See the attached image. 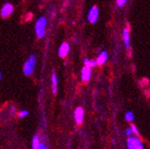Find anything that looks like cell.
<instances>
[{
	"instance_id": "obj_9",
	"label": "cell",
	"mask_w": 150,
	"mask_h": 149,
	"mask_svg": "<svg viewBox=\"0 0 150 149\" xmlns=\"http://www.w3.org/2000/svg\"><path fill=\"white\" fill-rule=\"evenodd\" d=\"M107 59H108V53H107V51L105 50H103L102 51L101 53L98 55V57H97L96 59V62H97V65H103L104 63H105L107 61Z\"/></svg>"
},
{
	"instance_id": "obj_2",
	"label": "cell",
	"mask_w": 150,
	"mask_h": 149,
	"mask_svg": "<svg viewBox=\"0 0 150 149\" xmlns=\"http://www.w3.org/2000/svg\"><path fill=\"white\" fill-rule=\"evenodd\" d=\"M36 66V56L34 54H30L27 59V61L23 67V72L26 76H30L34 71V67Z\"/></svg>"
},
{
	"instance_id": "obj_3",
	"label": "cell",
	"mask_w": 150,
	"mask_h": 149,
	"mask_svg": "<svg viewBox=\"0 0 150 149\" xmlns=\"http://www.w3.org/2000/svg\"><path fill=\"white\" fill-rule=\"evenodd\" d=\"M126 146L128 149H144V144L138 136H129L126 140Z\"/></svg>"
},
{
	"instance_id": "obj_10",
	"label": "cell",
	"mask_w": 150,
	"mask_h": 149,
	"mask_svg": "<svg viewBox=\"0 0 150 149\" xmlns=\"http://www.w3.org/2000/svg\"><path fill=\"white\" fill-rule=\"evenodd\" d=\"M123 40L126 48L130 47V30L128 28H124L123 30Z\"/></svg>"
},
{
	"instance_id": "obj_20",
	"label": "cell",
	"mask_w": 150,
	"mask_h": 149,
	"mask_svg": "<svg viewBox=\"0 0 150 149\" xmlns=\"http://www.w3.org/2000/svg\"><path fill=\"white\" fill-rule=\"evenodd\" d=\"M15 112V107H11V113H14Z\"/></svg>"
},
{
	"instance_id": "obj_18",
	"label": "cell",
	"mask_w": 150,
	"mask_h": 149,
	"mask_svg": "<svg viewBox=\"0 0 150 149\" xmlns=\"http://www.w3.org/2000/svg\"><path fill=\"white\" fill-rule=\"evenodd\" d=\"M125 136H126L127 137H129V136H133V133H132V130H131L130 127H129V128H127V129L125 130Z\"/></svg>"
},
{
	"instance_id": "obj_16",
	"label": "cell",
	"mask_w": 150,
	"mask_h": 149,
	"mask_svg": "<svg viewBox=\"0 0 150 149\" xmlns=\"http://www.w3.org/2000/svg\"><path fill=\"white\" fill-rule=\"evenodd\" d=\"M28 114H29V113H28V110H22V111L19 112L18 116H19V118H25V117H27Z\"/></svg>"
},
{
	"instance_id": "obj_6",
	"label": "cell",
	"mask_w": 150,
	"mask_h": 149,
	"mask_svg": "<svg viewBox=\"0 0 150 149\" xmlns=\"http://www.w3.org/2000/svg\"><path fill=\"white\" fill-rule=\"evenodd\" d=\"M74 119L75 122L78 125H81L83 123V119H84V110L81 107H77L74 111Z\"/></svg>"
},
{
	"instance_id": "obj_15",
	"label": "cell",
	"mask_w": 150,
	"mask_h": 149,
	"mask_svg": "<svg viewBox=\"0 0 150 149\" xmlns=\"http://www.w3.org/2000/svg\"><path fill=\"white\" fill-rule=\"evenodd\" d=\"M130 128L132 130V133H133V136H140V133H139V131L137 127V125H134V124H131L130 125Z\"/></svg>"
},
{
	"instance_id": "obj_19",
	"label": "cell",
	"mask_w": 150,
	"mask_h": 149,
	"mask_svg": "<svg viewBox=\"0 0 150 149\" xmlns=\"http://www.w3.org/2000/svg\"><path fill=\"white\" fill-rule=\"evenodd\" d=\"M37 149H48V148H47V145H45L44 143H40L39 147H38Z\"/></svg>"
},
{
	"instance_id": "obj_1",
	"label": "cell",
	"mask_w": 150,
	"mask_h": 149,
	"mask_svg": "<svg viewBox=\"0 0 150 149\" xmlns=\"http://www.w3.org/2000/svg\"><path fill=\"white\" fill-rule=\"evenodd\" d=\"M46 26H47V19L44 17H40L37 20L35 25V33L38 39H42L45 36L46 32Z\"/></svg>"
},
{
	"instance_id": "obj_21",
	"label": "cell",
	"mask_w": 150,
	"mask_h": 149,
	"mask_svg": "<svg viewBox=\"0 0 150 149\" xmlns=\"http://www.w3.org/2000/svg\"><path fill=\"white\" fill-rule=\"evenodd\" d=\"M1 78H2V73L0 72V80H1Z\"/></svg>"
},
{
	"instance_id": "obj_13",
	"label": "cell",
	"mask_w": 150,
	"mask_h": 149,
	"mask_svg": "<svg viewBox=\"0 0 150 149\" xmlns=\"http://www.w3.org/2000/svg\"><path fill=\"white\" fill-rule=\"evenodd\" d=\"M125 121L128 122V123L133 122L134 120V115L133 114V112H131V111L126 112L125 114Z\"/></svg>"
},
{
	"instance_id": "obj_17",
	"label": "cell",
	"mask_w": 150,
	"mask_h": 149,
	"mask_svg": "<svg viewBox=\"0 0 150 149\" xmlns=\"http://www.w3.org/2000/svg\"><path fill=\"white\" fill-rule=\"evenodd\" d=\"M127 2V0H116V4L119 7H123Z\"/></svg>"
},
{
	"instance_id": "obj_8",
	"label": "cell",
	"mask_w": 150,
	"mask_h": 149,
	"mask_svg": "<svg viewBox=\"0 0 150 149\" xmlns=\"http://www.w3.org/2000/svg\"><path fill=\"white\" fill-rule=\"evenodd\" d=\"M81 80L84 81V83H88V81L91 80L92 77V70L90 67L84 66L83 68L81 69Z\"/></svg>"
},
{
	"instance_id": "obj_5",
	"label": "cell",
	"mask_w": 150,
	"mask_h": 149,
	"mask_svg": "<svg viewBox=\"0 0 150 149\" xmlns=\"http://www.w3.org/2000/svg\"><path fill=\"white\" fill-rule=\"evenodd\" d=\"M13 11H14L13 5L10 4V3H6L2 6L1 11H0V15H1V17L3 18H8L10 15L13 13Z\"/></svg>"
},
{
	"instance_id": "obj_4",
	"label": "cell",
	"mask_w": 150,
	"mask_h": 149,
	"mask_svg": "<svg viewBox=\"0 0 150 149\" xmlns=\"http://www.w3.org/2000/svg\"><path fill=\"white\" fill-rule=\"evenodd\" d=\"M98 18H99V9L96 6H93L91 7V9H90L88 13V20L90 23L94 24L98 20Z\"/></svg>"
},
{
	"instance_id": "obj_7",
	"label": "cell",
	"mask_w": 150,
	"mask_h": 149,
	"mask_svg": "<svg viewBox=\"0 0 150 149\" xmlns=\"http://www.w3.org/2000/svg\"><path fill=\"white\" fill-rule=\"evenodd\" d=\"M70 49H71L70 44L68 42H63L59 48V52H58L59 56L61 58H66L67 55L69 54Z\"/></svg>"
},
{
	"instance_id": "obj_12",
	"label": "cell",
	"mask_w": 150,
	"mask_h": 149,
	"mask_svg": "<svg viewBox=\"0 0 150 149\" xmlns=\"http://www.w3.org/2000/svg\"><path fill=\"white\" fill-rule=\"evenodd\" d=\"M40 139L39 137V136H34L32 137V140H31V146L33 149H37L38 147H39L40 144Z\"/></svg>"
},
{
	"instance_id": "obj_14",
	"label": "cell",
	"mask_w": 150,
	"mask_h": 149,
	"mask_svg": "<svg viewBox=\"0 0 150 149\" xmlns=\"http://www.w3.org/2000/svg\"><path fill=\"white\" fill-rule=\"evenodd\" d=\"M84 65L87 66V67H90V68H93V67H95L97 66V62L96 61H93V59H84Z\"/></svg>"
},
{
	"instance_id": "obj_11",
	"label": "cell",
	"mask_w": 150,
	"mask_h": 149,
	"mask_svg": "<svg viewBox=\"0 0 150 149\" xmlns=\"http://www.w3.org/2000/svg\"><path fill=\"white\" fill-rule=\"evenodd\" d=\"M51 84H52V93H53V94H56L58 92V79L55 73L52 74L51 76Z\"/></svg>"
}]
</instances>
